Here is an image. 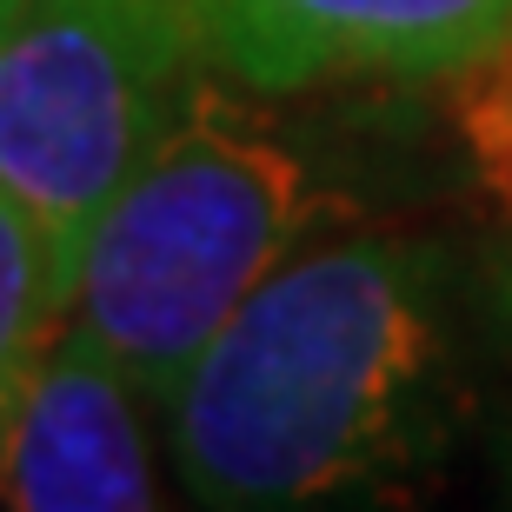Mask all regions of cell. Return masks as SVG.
<instances>
[{"label":"cell","instance_id":"obj_1","mask_svg":"<svg viewBox=\"0 0 512 512\" xmlns=\"http://www.w3.org/2000/svg\"><path fill=\"white\" fill-rule=\"evenodd\" d=\"M446 326L426 247L346 233L300 247L160 406L200 512H353L439 419Z\"/></svg>","mask_w":512,"mask_h":512},{"label":"cell","instance_id":"obj_2","mask_svg":"<svg viewBox=\"0 0 512 512\" xmlns=\"http://www.w3.org/2000/svg\"><path fill=\"white\" fill-rule=\"evenodd\" d=\"M320 220L326 193L306 153L220 80H200L80 240L67 333L107 353L160 413L213 333L306 247Z\"/></svg>","mask_w":512,"mask_h":512},{"label":"cell","instance_id":"obj_3","mask_svg":"<svg viewBox=\"0 0 512 512\" xmlns=\"http://www.w3.org/2000/svg\"><path fill=\"white\" fill-rule=\"evenodd\" d=\"M200 67L180 0H0V193L40 220L67 280Z\"/></svg>","mask_w":512,"mask_h":512},{"label":"cell","instance_id":"obj_4","mask_svg":"<svg viewBox=\"0 0 512 512\" xmlns=\"http://www.w3.org/2000/svg\"><path fill=\"white\" fill-rule=\"evenodd\" d=\"M193 47L247 94L453 80L512 40V0H180Z\"/></svg>","mask_w":512,"mask_h":512},{"label":"cell","instance_id":"obj_5","mask_svg":"<svg viewBox=\"0 0 512 512\" xmlns=\"http://www.w3.org/2000/svg\"><path fill=\"white\" fill-rule=\"evenodd\" d=\"M147 413L140 386L60 326L0 439L7 512H167Z\"/></svg>","mask_w":512,"mask_h":512},{"label":"cell","instance_id":"obj_6","mask_svg":"<svg viewBox=\"0 0 512 512\" xmlns=\"http://www.w3.org/2000/svg\"><path fill=\"white\" fill-rule=\"evenodd\" d=\"M67 286H74L67 260L40 233V220L0 193V439L14 426V406L34 380L40 353L67 326Z\"/></svg>","mask_w":512,"mask_h":512},{"label":"cell","instance_id":"obj_7","mask_svg":"<svg viewBox=\"0 0 512 512\" xmlns=\"http://www.w3.org/2000/svg\"><path fill=\"white\" fill-rule=\"evenodd\" d=\"M453 120L486 200L512 220V40L453 74Z\"/></svg>","mask_w":512,"mask_h":512}]
</instances>
